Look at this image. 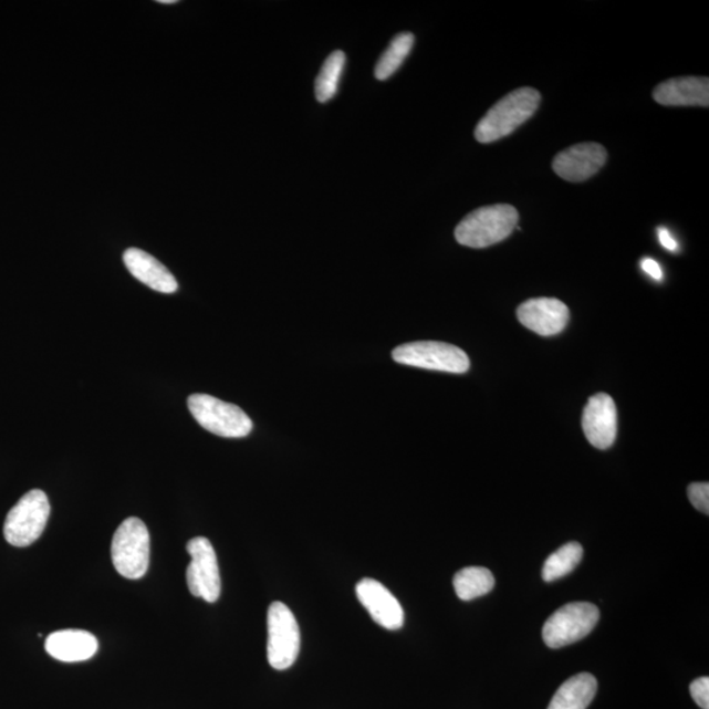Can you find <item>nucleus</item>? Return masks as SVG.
Returning <instances> with one entry per match:
<instances>
[{
    "mask_svg": "<svg viewBox=\"0 0 709 709\" xmlns=\"http://www.w3.org/2000/svg\"><path fill=\"white\" fill-rule=\"evenodd\" d=\"M690 502L695 509H698L701 512H705L708 515L709 512V486L708 482H695L691 483L689 490Z\"/></svg>",
    "mask_w": 709,
    "mask_h": 709,
    "instance_id": "4be33fe9",
    "label": "nucleus"
},
{
    "mask_svg": "<svg viewBox=\"0 0 709 709\" xmlns=\"http://www.w3.org/2000/svg\"><path fill=\"white\" fill-rule=\"evenodd\" d=\"M691 697L700 708L709 709V678L695 679L690 686Z\"/></svg>",
    "mask_w": 709,
    "mask_h": 709,
    "instance_id": "5701e85b",
    "label": "nucleus"
},
{
    "mask_svg": "<svg viewBox=\"0 0 709 709\" xmlns=\"http://www.w3.org/2000/svg\"><path fill=\"white\" fill-rule=\"evenodd\" d=\"M124 263L138 282L152 288L153 291L167 294L178 291V282L173 273L146 251L136 248L126 250Z\"/></svg>",
    "mask_w": 709,
    "mask_h": 709,
    "instance_id": "dca6fc26",
    "label": "nucleus"
},
{
    "mask_svg": "<svg viewBox=\"0 0 709 709\" xmlns=\"http://www.w3.org/2000/svg\"><path fill=\"white\" fill-rule=\"evenodd\" d=\"M414 46V34L409 32L399 33L392 40L386 51L378 60L375 75L377 80L385 81L402 67Z\"/></svg>",
    "mask_w": 709,
    "mask_h": 709,
    "instance_id": "6ab92c4d",
    "label": "nucleus"
},
{
    "mask_svg": "<svg viewBox=\"0 0 709 709\" xmlns=\"http://www.w3.org/2000/svg\"><path fill=\"white\" fill-rule=\"evenodd\" d=\"M269 642L267 657L273 669L286 670L296 663L301 635L300 627L292 611L282 602H273L267 615Z\"/></svg>",
    "mask_w": 709,
    "mask_h": 709,
    "instance_id": "6e6552de",
    "label": "nucleus"
},
{
    "mask_svg": "<svg viewBox=\"0 0 709 709\" xmlns=\"http://www.w3.org/2000/svg\"><path fill=\"white\" fill-rule=\"evenodd\" d=\"M51 503L40 489L28 491L11 509L4 521V538L13 546H28L37 542L44 532Z\"/></svg>",
    "mask_w": 709,
    "mask_h": 709,
    "instance_id": "20e7f679",
    "label": "nucleus"
},
{
    "mask_svg": "<svg viewBox=\"0 0 709 709\" xmlns=\"http://www.w3.org/2000/svg\"><path fill=\"white\" fill-rule=\"evenodd\" d=\"M160 4H175L177 3V0H159Z\"/></svg>",
    "mask_w": 709,
    "mask_h": 709,
    "instance_id": "a878e982",
    "label": "nucleus"
},
{
    "mask_svg": "<svg viewBox=\"0 0 709 709\" xmlns=\"http://www.w3.org/2000/svg\"><path fill=\"white\" fill-rule=\"evenodd\" d=\"M658 104L669 107H708L709 81L697 76H685L666 81L653 91Z\"/></svg>",
    "mask_w": 709,
    "mask_h": 709,
    "instance_id": "4468645a",
    "label": "nucleus"
},
{
    "mask_svg": "<svg viewBox=\"0 0 709 709\" xmlns=\"http://www.w3.org/2000/svg\"><path fill=\"white\" fill-rule=\"evenodd\" d=\"M540 101H542V96L535 88L522 87L512 91L502 97L494 107H491L476 126L477 142L490 144L511 135L519 126L535 115Z\"/></svg>",
    "mask_w": 709,
    "mask_h": 709,
    "instance_id": "f257e3e1",
    "label": "nucleus"
},
{
    "mask_svg": "<svg viewBox=\"0 0 709 709\" xmlns=\"http://www.w3.org/2000/svg\"><path fill=\"white\" fill-rule=\"evenodd\" d=\"M518 210L509 204L482 207L469 213L455 230L456 241L467 248L486 249L500 243L515 230Z\"/></svg>",
    "mask_w": 709,
    "mask_h": 709,
    "instance_id": "f03ea898",
    "label": "nucleus"
},
{
    "mask_svg": "<svg viewBox=\"0 0 709 709\" xmlns=\"http://www.w3.org/2000/svg\"><path fill=\"white\" fill-rule=\"evenodd\" d=\"M607 150L599 144L585 143L569 147L553 159V171L572 183L594 177L605 166Z\"/></svg>",
    "mask_w": 709,
    "mask_h": 709,
    "instance_id": "9d476101",
    "label": "nucleus"
},
{
    "mask_svg": "<svg viewBox=\"0 0 709 709\" xmlns=\"http://www.w3.org/2000/svg\"><path fill=\"white\" fill-rule=\"evenodd\" d=\"M393 361L410 367L466 374L470 367L468 355L459 347L444 342H411L393 350Z\"/></svg>",
    "mask_w": 709,
    "mask_h": 709,
    "instance_id": "0eeeda50",
    "label": "nucleus"
},
{
    "mask_svg": "<svg viewBox=\"0 0 709 709\" xmlns=\"http://www.w3.org/2000/svg\"><path fill=\"white\" fill-rule=\"evenodd\" d=\"M521 324L543 336L563 332L569 322V309L557 299H531L518 307Z\"/></svg>",
    "mask_w": 709,
    "mask_h": 709,
    "instance_id": "ddd939ff",
    "label": "nucleus"
},
{
    "mask_svg": "<svg viewBox=\"0 0 709 709\" xmlns=\"http://www.w3.org/2000/svg\"><path fill=\"white\" fill-rule=\"evenodd\" d=\"M112 561L118 574L128 580L143 578L150 563V535L138 518L118 525L111 546Z\"/></svg>",
    "mask_w": 709,
    "mask_h": 709,
    "instance_id": "7ed1b4c3",
    "label": "nucleus"
},
{
    "mask_svg": "<svg viewBox=\"0 0 709 709\" xmlns=\"http://www.w3.org/2000/svg\"><path fill=\"white\" fill-rule=\"evenodd\" d=\"M586 439L595 448L607 449L614 445L617 435V410L614 399L606 393H598L588 399L582 417Z\"/></svg>",
    "mask_w": 709,
    "mask_h": 709,
    "instance_id": "f8f14e48",
    "label": "nucleus"
},
{
    "mask_svg": "<svg viewBox=\"0 0 709 709\" xmlns=\"http://www.w3.org/2000/svg\"><path fill=\"white\" fill-rule=\"evenodd\" d=\"M582 556H584V550H582L578 543H567L561 546L557 552L551 554L545 561L543 580L545 582H553L565 577V575L572 573L574 569L578 566Z\"/></svg>",
    "mask_w": 709,
    "mask_h": 709,
    "instance_id": "412c9836",
    "label": "nucleus"
},
{
    "mask_svg": "<svg viewBox=\"0 0 709 709\" xmlns=\"http://www.w3.org/2000/svg\"><path fill=\"white\" fill-rule=\"evenodd\" d=\"M187 552L191 556V564L187 569L189 592L208 603L219 601L221 577L212 543L207 538H195L189 540Z\"/></svg>",
    "mask_w": 709,
    "mask_h": 709,
    "instance_id": "1a4fd4ad",
    "label": "nucleus"
},
{
    "mask_svg": "<svg viewBox=\"0 0 709 709\" xmlns=\"http://www.w3.org/2000/svg\"><path fill=\"white\" fill-rule=\"evenodd\" d=\"M599 608L587 602H574L561 607L544 624L543 638L548 647L560 649L582 640L599 621Z\"/></svg>",
    "mask_w": 709,
    "mask_h": 709,
    "instance_id": "423d86ee",
    "label": "nucleus"
},
{
    "mask_svg": "<svg viewBox=\"0 0 709 709\" xmlns=\"http://www.w3.org/2000/svg\"><path fill=\"white\" fill-rule=\"evenodd\" d=\"M658 238L659 243H661L666 250L676 251L678 249V243L676 240H674L668 229L659 228Z\"/></svg>",
    "mask_w": 709,
    "mask_h": 709,
    "instance_id": "393cba45",
    "label": "nucleus"
},
{
    "mask_svg": "<svg viewBox=\"0 0 709 709\" xmlns=\"http://www.w3.org/2000/svg\"><path fill=\"white\" fill-rule=\"evenodd\" d=\"M642 269L644 272H647L648 275L655 280H661L664 278V272L661 265H659L655 259L645 258L642 262Z\"/></svg>",
    "mask_w": 709,
    "mask_h": 709,
    "instance_id": "b1692460",
    "label": "nucleus"
},
{
    "mask_svg": "<svg viewBox=\"0 0 709 709\" xmlns=\"http://www.w3.org/2000/svg\"><path fill=\"white\" fill-rule=\"evenodd\" d=\"M598 682L592 674L581 672L567 679L554 694L548 709H586L592 703Z\"/></svg>",
    "mask_w": 709,
    "mask_h": 709,
    "instance_id": "f3484780",
    "label": "nucleus"
},
{
    "mask_svg": "<svg viewBox=\"0 0 709 709\" xmlns=\"http://www.w3.org/2000/svg\"><path fill=\"white\" fill-rule=\"evenodd\" d=\"M100 648L96 637L87 630L63 629L53 632L45 642L49 656L61 663H82L93 658Z\"/></svg>",
    "mask_w": 709,
    "mask_h": 709,
    "instance_id": "2eb2a0df",
    "label": "nucleus"
},
{
    "mask_svg": "<svg viewBox=\"0 0 709 709\" xmlns=\"http://www.w3.org/2000/svg\"><path fill=\"white\" fill-rule=\"evenodd\" d=\"M188 409L196 423L222 438H244L252 431V420L240 406L209 395H192Z\"/></svg>",
    "mask_w": 709,
    "mask_h": 709,
    "instance_id": "39448f33",
    "label": "nucleus"
},
{
    "mask_svg": "<svg viewBox=\"0 0 709 709\" xmlns=\"http://www.w3.org/2000/svg\"><path fill=\"white\" fill-rule=\"evenodd\" d=\"M493 573L487 567L468 566L456 573L453 587L461 601H473L487 595L494 588Z\"/></svg>",
    "mask_w": 709,
    "mask_h": 709,
    "instance_id": "a211bd4d",
    "label": "nucleus"
},
{
    "mask_svg": "<svg viewBox=\"0 0 709 709\" xmlns=\"http://www.w3.org/2000/svg\"><path fill=\"white\" fill-rule=\"evenodd\" d=\"M356 595L378 626L389 630L404 626L405 615L402 603L380 582L372 578L362 580L356 585Z\"/></svg>",
    "mask_w": 709,
    "mask_h": 709,
    "instance_id": "9b49d317",
    "label": "nucleus"
},
{
    "mask_svg": "<svg viewBox=\"0 0 709 709\" xmlns=\"http://www.w3.org/2000/svg\"><path fill=\"white\" fill-rule=\"evenodd\" d=\"M345 65V53L336 51L329 55L324 66L321 69L317 81H315V96H317V101L320 103H326L330 100H333L336 91H338L341 76Z\"/></svg>",
    "mask_w": 709,
    "mask_h": 709,
    "instance_id": "aec40b11",
    "label": "nucleus"
}]
</instances>
